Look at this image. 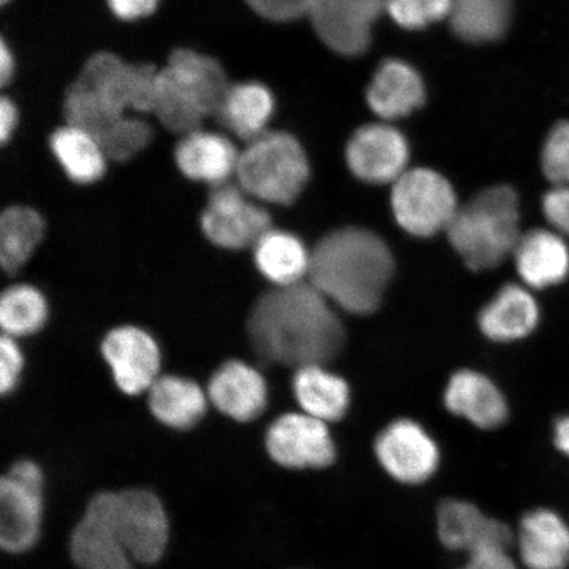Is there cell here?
<instances>
[{
	"mask_svg": "<svg viewBox=\"0 0 569 569\" xmlns=\"http://www.w3.org/2000/svg\"><path fill=\"white\" fill-rule=\"evenodd\" d=\"M332 306L310 282L268 291L248 318L254 352L281 366H325L345 345L343 325Z\"/></svg>",
	"mask_w": 569,
	"mask_h": 569,
	"instance_id": "6da1fadb",
	"label": "cell"
},
{
	"mask_svg": "<svg viewBox=\"0 0 569 569\" xmlns=\"http://www.w3.org/2000/svg\"><path fill=\"white\" fill-rule=\"evenodd\" d=\"M393 269L386 241L372 231L345 227L312 249L309 282L333 306L366 316L379 308Z\"/></svg>",
	"mask_w": 569,
	"mask_h": 569,
	"instance_id": "7a4b0ae2",
	"label": "cell"
},
{
	"mask_svg": "<svg viewBox=\"0 0 569 569\" xmlns=\"http://www.w3.org/2000/svg\"><path fill=\"white\" fill-rule=\"evenodd\" d=\"M516 191L507 184L480 191L460 206L447 229L448 240L473 270L493 269L513 256L522 233Z\"/></svg>",
	"mask_w": 569,
	"mask_h": 569,
	"instance_id": "3957f363",
	"label": "cell"
},
{
	"mask_svg": "<svg viewBox=\"0 0 569 569\" xmlns=\"http://www.w3.org/2000/svg\"><path fill=\"white\" fill-rule=\"evenodd\" d=\"M310 167L296 138L284 132H264L239 154L240 188L258 201L287 206L302 193Z\"/></svg>",
	"mask_w": 569,
	"mask_h": 569,
	"instance_id": "277c9868",
	"label": "cell"
},
{
	"mask_svg": "<svg viewBox=\"0 0 569 569\" xmlns=\"http://www.w3.org/2000/svg\"><path fill=\"white\" fill-rule=\"evenodd\" d=\"M88 511L110 526L132 561L151 566L167 551L169 522L160 498L147 489L102 492L91 498Z\"/></svg>",
	"mask_w": 569,
	"mask_h": 569,
	"instance_id": "5b68a950",
	"label": "cell"
},
{
	"mask_svg": "<svg viewBox=\"0 0 569 569\" xmlns=\"http://www.w3.org/2000/svg\"><path fill=\"white\" fill-rule=\"evenodd\" d=\"M459 208L451 183L433 170H407L393 183L391 210L397 223L415 237L447 231Z\"/></svg>",
	"mask_w": 569,
	"mask_h": 569,
	"instance_id": "8992f818",
	"label": "cell"
},
{
	"mask_svg": "<svg viewBox=\"0 0 569 569\" xmlns=\"http://www.w3.org/2000/svg\"><path fill=\"white\" fill-rule=\"evenodd\" d=\"M44 476L36 462H16L0 481V546L10 553L32 549L40 537Z\"/></svg>",
	"mask_w": 569,
	"mask_h": 569,
	"instance_id": "52a82bcc",
	"label": "cell"
},
{
	"mask_svg": "<svg viewBox=\"0 0 569 569\" xmlns=\"http://www.w3.org/2000/svg\"><path fill=\"white\" fill-rule=\"evenodd\" d=\"M159 69L148 63H128L102 52L91 57L78 82L118 112H152Z\"/></svg>",
	"mask_w": 569,
	"mask_h": 569,
	"instance_id": "ba28073f",
	"label": "cell"
},
{
	"mask_svg": "<svg viewBox=\"0 0 569 569\" xmlns=\"http://www.w3.org/2000/svg\"><path fill=\"white\" fill-rule=\"evenodd\" d=\"M375 455L383 471L405 486H421L440 466L436 440L411 419L389 423L376 439Z\"/></svg>",
	"mask_w": 569,
	"mask_h": 569,
	"instance_id": "9c48e42d",
	"label": "cell"
},
{
	"mask_svg": "<svg viewBox=\"0 0 569 569\" xmlns=\"http://www.w3.org/2000/svg\"><path fill=\"white\" fill-rule=\"evenodd\" d=\"M240 187L223 183L213 188L202 213V231L212 244L224 249L254 246L270 230L269 213L251 201Z\"/></svg>",
	"mask_w": 569,
	"mask_h": 569,
	"instance_id": "30bf717a",
	"label": "cell"
},
{
	"mask_svg": "<svg viewBox=\"0 0 569 569\" xmlns=\"http://www.w3.org/2000/svg\"><path fill=\"white\" fill-rule=\"evenodd\" d=\"M269 457L289 469H323L337 459L329 426L306 412H288L269 426L266 437Z\"/></svg>",
	"mask_w": 569,
	"mask_h": 569,
	"instance_id": "8fae6325",
	"label": "cell"
},
{
	"mask_svg": "<svg viewBox=\"0 0 569 569\" xmlns=\"http://www.w3.org/2000/svg\"><path fill=\"white\" fill-rule=\"evenodd\" d=\"M383 9L387 0H312L308 16L326 46L356 56L366 51L372 26Z\"/></svg>",
	"mask_w": 569,
	"mask_h": 569,
	"instance_id": "7c38bea8",
	"label": "cell"
},
{
	"mask_svg": "<svg viewBox=\"0 0 569 569\" xmlns=\"http://www.w3.org/2000/svg\"><path fill=\"white\" fill-rule=\"evenodd\" d=\"M101 350L118 388L128 396L144 393L160 377L158 341L140 327L122 326L111 330Z\"/></svg>",
	"mask_w": 569,
	"mask_h": 569,
	"instance_id": "4fadbf2b",
	"label": "cell"
},
{
	"mask_svg": "<svg viewBox=\"0 0 569 569\" xmlns=\"http://www.w3.org/2000/svg\"><path fill=\"white\" fill-rule=\"evenodd\" d=\"M346 159L359 180L395 183L407 172L409 146L400 131L387 124H369L356 131L347 146Z\"/></svg>",
	"mask_w": 569,
	"mask_h": 569,
	"instance_id": "5bb4252c",
	"label": "cell"
},
{
	"mask_svg": "<svg viewBox=\"0 0 569 569\" xmlns=\"http://www.w3.org/2000/svg\"><path fill=\"white\" fill-rule=\"evenodd\" d=\"M437 530L447 549L468 555L486 549L509 550L513 543L507 523L483 515L475 503L453 498L439 505Z\"/></svg>",
	"mask_w": 569,
	"mask_h": 569,
	"instance_id": "9a60e30c",
	"label": "cell"
},
{
	"mask_svg": "<svg viewBox=\"0 0 569 569\" xmlns=\"http://www.w3.org/2000/svg\"><path fill=\"white\" fill-rule=\"evenodd\" d=\"M208 396L222 415L238 422H248L267 408L268 387L258 369L247 362L231 360L212 375Z\"/></svg>",
	"mask_w": 569,
	"mask_h": 569,
	"instance_id": "2e32d148",
	"label": "cell"
},
{
	"mask_svg": "<svg viewBox=\"0 0 569 569\" xmlns=\"http://www.w3.org/2000/svg\"><path fill=\"white\" fill-rule=\"evenodd\" d=\"M446 408L481 430H495L508 421L507 398L488 377L459 371L451 377L445 393Z\"/></svg>",
	"mask_w": 569,
	"mask_h": 569,
	"instance_id": "e0dca14e",
	"label": "cell"
},
{
	"mask_svg": "<svg viewBox=\"0 0 569 569\" xmlns=\"http://www.w3.org/2000/svg\"><path fill=\"white\" fill-rule=\"evenodd\" d=\"M513 256L518 274L529 289L555 287L569 274L567 238L552 229L523 233Z\"/></svg>",
	"mask_w": 569,
	"mask_h": 569,
	"instance_id": "ac0fdd59",
	"label": "cell"
},
{
	"mask_svg": "<svg viewBox=\"0 0 569 569\" xmlns=\"http://www.w3.org/2000/svg\"><path fill=\"white\" fill-rule=\"evenodd\" d=\"M163 69L193 99L206 118L219 116L231 87L217 60L191 49H177Z\"/></svg>",
	"mask_w": 569,
	"mask_h": 569,
	"instance_id": "d6986e66",
	"label": "cell"
},
{
	"mask_svg": "<svg viewBox=\"0 0 569 569\" xmlns=\"http://www.w3.org/2000/svg\"><path fill=\"white\" fill-rule=\"evenodd\" d=\"M182 138L174 158L178 169L190 180L216 188L237 173L240 153L222 134L198 130Z\"/></svg>",
	"mask_w": 569,
	"mask_h": 569,
	"instance_id": "ffe728a7",
	"label": "cell"
},
{
	"mask_svg": "<svg viewBox=\"0 0 569 569\" xmlns=\"http://www.w3.org/2000/svg\"><path fill=\"white\" fill-rule=\"evenodd\" d=\"M519 555L529 569H566L569 563V528L549 509L530 511L518 531Z\"/></svg>",
	"mask_w": 569,
	"mask_h": 569,
	"instance_id": "44dd1931",
	"label": "cell"
},
{
	"mask_svg": "<svg viewBox=\"0 0 569 569\" xmlns=\"http://www.w3.org/2000/svg\"><path fill=\"white\" fill-rule=\"evenodd\" d=\"M539 318V305L529 288L509 283L481 310L479 326L487 338L508 343L529 337Z\"/></svg>",
	"mask_w": 569,
	"mask_h": 569,
	"instance_id": "7402d4cb",
	"label": "cell"
},
{
	"mask_svg": "<svg viewBox=\"0 0 569 569\" xmlns=\"http://www.w3.org/2000/svg\"><path fill=\"white\" fill-rule=\"evenodd\" d=\"M421 77L408 63L388 61L377 70L368 90V103L377 116L393 120L409 116L423 103Z\"/></svg>",
	"mask_w": 569,
	"mask_h": 569,
	"instance_id": "603a6c76",
	"label": "cell"
},
{
	"mask_svg": "<svg viewBox=\"0 0 569 569\" xmlns=\"http://www.w3.org/2000/svg\"><path fill=\"white\" fill-rule=\"evenodd\" d=\"M148 393L154 418L174 430H189L201 421L210 401L197 382L178 376L159 377Z\"/></svg>",
	"mask_w": 569,
	"mask_h": 569,
	"instance_id": "cb8c5ba5",
	"label": "cell"
},
{
	"mask_svg": "<svg viewBox=\"0 0 569 569\" xmlns=\"http://www.w3.org/2000/svg\"><path fill=\"white\" fill-rule=\"evenodd\" d=\"M293 390L302 411L326 423L340 421L350 408V387L323 365L297 368Z\"/></svg>",
	"mask_w": 569,
	"mask_h": 569,
	"instance_id": "d4e9b609",
	"label": "cell"
},
{
	"mask_svg": "<svg viewBox=\"0 0 569 569\" xmlns=\"http://www.w3.org/2000/svg\"><path fill=\"white\" fill-rule=\"evenodd\" d=\"M253 248L256 267L274 287H289L309 277L311 252L296 234L270 229Z\"/></svg>",
	"mask_w": 569,
	"mask_h": 569,
	"instance_id": "484cf974",
	"label": "cell"
},
{
	"mask_svg": "<svg viewBox=\"0 0 569 569\" xmlns=\"http://www.w3.org/2000/svg\"><path fill=\"white\" fill-rule=\"evenodd\" d=\"M70 557L80 569H132V559L110 526L84 511L70 537Z\"/></svg>",
	"mask_w": 569,
	"mask_h": 569,
	"instance_id": "4316f807",
	"label": "cell"
},
{
	"mask_svg": "<svg viewBox=\"0 0 569 569\" xmlns=\"http://www.w3.org/2000/svg\"><path fill=\"white\" fill-rule=\"evenodd\" d=\"M273 110V97L266 87L239 83L230 88L218 118L237 137L251 141L267 132Z\"/></svg>",
	"mask_w": 569,
	"mask_h": 569,
	"instance_id": "83f0119b",
	"label": "cell"
},
{
	"mask_svg": "<svg viewBox=\"0 0 569 569\" xmlns=\"http://www.w3.org/2000/svg\"><path fill=\"white\" fill-rule=\"evenodd\" d=\"M51 148L71 181L89 184L103 177L109 159L97 139L80 128L67 124L57 130L51 138Z\"/></svg>",
	"mask_w": 569,
	"mask_h": 569,
	"instance_id": "f1b7e54d",
	"label": "cell"
},
{
	"mask_svg": "<svg viewBox=\"0 0 569 569\" xmlns=\"http://www.w3.org/2000/svg\"><path fill=\"white\" fill-rule=\"evenodd\" d=\"M46 233L40 213L27 206H11L0 218V261L7 273H16L32 258Z\"/></svg>",
	"mask_w": 569,
	"mask_h": 569,
	"instance_id": "f546056e",
	"label": "cell"
},
{
	"mask_svg": "<svg viewBox=\"0 0 569 569\" xmlns=\"http://www.w3.org/2000/svg\"><path fill=\"white\" fill-rule=\"evenodd\" d=\"M511 0H452L450 21L455 33L469 42H488L507 32Z\"/></svg>",
	"mask_w": 569,
	"mask_h": 569,
	"instance_id": "4dcf8cb0",
	"label": "cell"
},
{
	"mask_svg": "<svg viewBox=\"0 0 569 569\" xmlns=\"http://www.w3.org/2000/svg\"><path fill=\"white\" fill-rule=\"evenodd\" d=\"M47 319L46 297L31 284H16L2 295L0 326H2L3 336L16 339L33 336L46 326Z\"/></svg>",
	"mask_w": 569,
	"mask_h": 569,
	"instance_id": "1f68e13d",
	"label": "cell"
},
{
	"mask_svg": "<svg viewBox=\"0 0 569 569\" xmlns=\"http://www.w3.org/2000/svg\"><path fill=\"white\" fill-rule=\"evenodd\" d=\"M163 127L182 137L196 132L206 118L198 104L160 69L156 78L153 111Z\"/></svg>",
	"mask_w": 569,
	"mask_h": 569,
	"instance_id": "d6a6232c",
	"label": "cell"
},
{
	"mask_svg": "<svg viewBox=\"0 0 569 569\" xmlns=\"http://www.w3.org/2000/svg\"><path fill=\"white\" fill-rule=\"evenodd\" d=\"M152 137V128L144 120L127 116L113 127L106 138L99 141V144H101L107 159L123 162L133 159L142 149L147 148Z\"/></svg>",
	"mask_w": 569,
	"mask_h": 569,
	"instance_id": "836d02e7",
	"label": "cell"
},
{
	"mask_svg": "<svg viewBox=\"0 0 569 569\" xmlns=\"http://www.w3.org/2000/svg\"><path fill=\"white\" fill-rule=\"evenodd\" d=\"M452 0H387V11L396 23L419 30L450 17Z\"/></svg>",
	"mask_w": 569,
	"mask_h": 569,
	"instance_id": "e575fe53",
	"label": "cell"
},
{
	"mask_svg": "<svg viewBox=\"0 0 569 569\" xmlns=\"http://www.w3.org/2000/svg\"><path fill=\"white\" fill-rule=\"evenodd\" d=\"M542 170L552 187L569 184V120L555 126L542 149Z\"/></svg>",
	"mask_w": 569,
	"mask_h": 569,
	"instance_id": "d590c367",
	"label": "cell"
},
{
	"mask_svg": "<svg viewBox=\"0 0 569 569\" xmlns=\"http://www.w3.org/2000/svg\"><path fill=\"white\" fill-rule=\"evenodd\" d=\"M24 368V356L16 338L3 336L0 340V390L9 395L17 388Z\"/></svg>",
	"mask_w": 569,
	"mask_h": 569,
	"instance_id": "8d00e7d4",
	"label": "cell"
},
{
	"mask_svg": "<svg viewBox=\"0 0 569 569\" xmlns=\"http://www.w3.org/2000/svg\"><path fill=\"white\" fill-rule=\"evenodd\" d=\"M542 210L551 229L569 239V184L552 187L547 191L542 201Z\"/></svg>",
	"mask_w": 569,
	"mask_h": 569,
	"instance_id": "74e56055",
	"label": "cell"
},
{
	"mask_svg": "<svg viewBox=\"0 0 569 569\" xmlns=\"http://www.w3.org/2000/svg\"><path fill=\"white\" fill-rule=\"evenodd\" d=\"M254 12L274 21H289L309 13L312 0H246Z\"/></svg>",
	"mask_w": 569,
	"mask_h": 569,
	"instance_id": "f35d334b",
	"label": "cell"
},
{
	"mask_svg": "<svg viewBox=\"0 0 569 569\" xmlns=\"http://www.w3.org/2000/svg\"><path fill=\"white\" fill-rule=\"evenodd\" d=\"M459 569H517L509 550L486 549L468 555L465 566Z\"/></svg>",
	"mask_w": 569,
	"mask_h": 569,
	"instance_id": "ab89813d",
	"label": "cell"
},
{
	"mask_svg": "<svg viewBox=\"0 0 569 569\" xmlns=\"http://www.w3.org/2000/svg\"><path fill=\"white\" fill-rule=\"evenodd\" d=\"M107 2L118 18L134 20L152 13L158 7L159 0H107Z\"/></svg>",
	"mask_w": 569,
	"mask_h": 569,
	"instance_id": "60d3db41",
	"label": "cell"
},
{
	"mask_svg": "<svg viewBox=\"0 0 569 569\" xmlns=\"http://www.w3.org/2000/svg\"><path fill=\"white\" fill-rule=\"evenodd\" d=\"M18 123V111L9 98L0 101V140L3 144L10 140Z\"/></svg>",
	"mask_w": 569,
	"mask_h": 569,
	"instance_id": "b9f144b4",
	"label": "cell"
},
{
	"mask_svg": "<svg viewBox=\"0 0 569 569\" xmlns=\"http://www.w3.org/2000/svg\"><path fill=\"white\" fill-rule=\"evenodd\" d=\"M13 69H16L13 56L6 41H2V44H0V82H2L3 87L11 81Z\"/></svg>",
	"mask_w": 569,
	"mask_h": 569,
	"instance_id": "7bdbcfd3",
	"label": "cell"
},
{
	"mask_svg": "<svg viewBox=\"0 0 569 569\" xmlns=\"http://www.w3.org/2000/svg\"><path fill=\"white\" fill-rule=\"evenodd\" d=\"M553 437L555 445L569 457V416L560 418L557 425H555Z\"/></svg>",
	"mask_w": 569,
	"mask_h": 569,
	"instance_id": "ee69618b",
	"label": "cell"
},
{
	"mask_svg": "<svg viewBox=\"0 0 569 569\" xmlns=\"http://www.w3.org/2000/svg\"><path fill=\"white\" fill-rule=\"evenodd\" d=\"M0 2H2L4 4L7 2H10V0H0Z\"/></svg>",
	"mask_w": 569,
	"mask_h": 569,
	"instance_id": "f6af8a7d",
	"label": "cell"
}]
</instances>
